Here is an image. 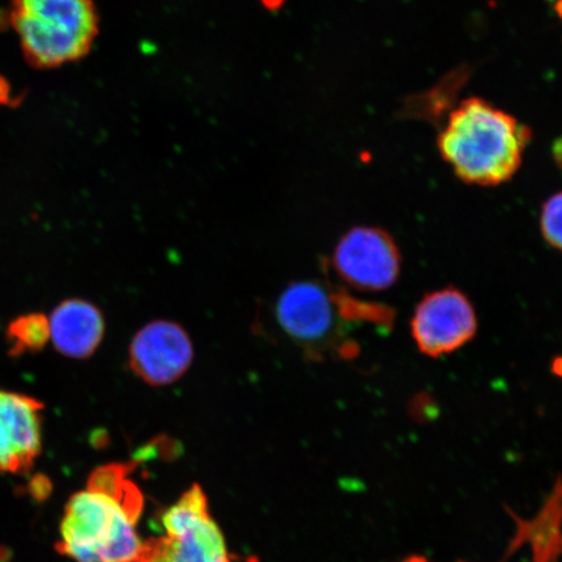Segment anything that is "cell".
<instances>
[{
	"instance_id": "obj_1",
	"label": "cell",
	"mask_w": 562,
	"mask_h": 562,
	"mask_svg": "<svg viewBox=\"0 0 562 562\" xmlns=\"http://www.w3.org/2000/svg\"><path fill=\"white\" fill-rule=\"evenodd\" d=\"M135 465L110 463L90 475L86 490L69 498L58 551L76 562H146L136 525L144 498L128 480Z\"/></svg>"
},
{
	"instance_id": "obj_2",
	"label": "cell",
	"mask_w": 562,
	"mask_h": 562,
	"mask_svg": "<svg viewBox=\"0 0 562 562\" xmlns=\"http://www.w3.org/2000/svg\"><path fill=\"white\" fill-rule=\"evenodd\" d=\"M531 137L530 126L483 98L472 97L449 112L438 149L467 184L497 187L515 178Z\"/></svg>"
},
{
	"instance_id": "obj_3",
	"label": "cell",
	"mask_w": 562,
	"mask_h": 562,
	"mask_svg": "<svg viewBox=\"0 0 562 562\" xmlns=\"http://www.w3.org/2000/svg\"><path fill=\"white\" fill-rule=\"evenodd\" d=\"M10 23L27 65L35 69L87 58L100 34L94 0H11Z\"/></svg>"
},
{
	"instance_id": "obj_4",
	"label": "cell",
	"mask_w": 562,
	"mask_h": 562,
	"mask_svg": "<svg viewBox=\"0 0 562 562\" xmlns=\"http://www.w3.org/2000/svg\"><path fill=\"white\" fill-rule=\"evenodd\" d=\"M342 297V292L321 281H294L280 293L273 315L281 334L312 358H323L329 351L347 357L348 349L355 351V347L342 339L344 326L349 322Z\"/></svg>"
},
{
	"instance_id": "obj_5",
	"label": "cell",
	"mask_w": 562,
	"mask_h": 562,
	"mask_svg": "<svg viewBox=\"0 0 562 562\" xmlns=\"http://www.w3.org/2000/svg\"><path fill=\"white\" fill-rule=\"evenodd\" d=\"M161 524L166 537L146 540V562H232L199 484L167 509Z\"/></svg>"
},
{
	"instance_id": "obj_6",
	"label": "cell",
	"mask_w": 562,
	"mask_h": 562,
	"mask_svg": "<svg viewBox=\"0 0 562 562\" xmlns=\"http://www.w3.org/2000/svg\"><path fill=\"white\" fill-rule=\"evenodd\" d=\"M333 266L337 277L353 290L381 292L396 283L402 272V252L389 232L356 227L337 243Z\"/></svg>"
},
{
	"instance_id": "obj_7",
	"label": "cell",
	"mask_w": 562,
	"mask_h": 562,
	"mask_svg": "<svg viewBox=\"0 0 562 562\" xmlns=\"http://www.w3.org/2000/svg\"><path fill=\"white\" fill-rule=\"evenodd\" d=\"M477 319L472 302L456 288L426 294L412 319V335L420 353L439 358L473 339Z\"/></svg>"
},
{
	"instance_id": "obj_8",
	"label": "cell",
	"mask_w": 562,
	"mask_h": 562,
	"mask_svg": "<svg viewBox=\"0 0 562 562\" xmlns=\"http://www.w3.org/2000/svg\"><path fill=\"white\" fill-rule=\"evenodd\" d=\"M193 342L184 328L170 321H156L139 329L130 347V367L147 384L178 382L191 368Z\"/></svg>"
},
{
	"instance_id": "obj_9",
	"label": "cell",
	"mask_w": 562,
	"mask_h": 562,
	"mask_svg": "<svg viewBox=\"0 0 562 562\" xmlns=\"http://www.w3.org/2000/svg\"><path fill=\"white\" fill-rule=\"evenodd\" d=\"M38 400L0 389V473L25 474L42 451Z\"/></svg>"
},
{
	"instance_id": "obj_10",
	"label": "cell",
	"mask_w": 562,
	"mask_h": 562,
	"mask_svg": "<svg viewBox=\"0 0 562 562\" xmlns=\"http://www.w3.org/2000/svg\"><path fill=\"white\" fill-rule=\"evenodd\" d=\"M50 325V339L59 353L83 360L101 346L104 336L103 314L95 305L83 300H68L55 308Z\"/></svg>"
},
{
	"instance_id": "obj_11",
	"label": "cell",
	"mask_w": 562,
	"mask_h": 562,
	"mask_svg": "<svg viewBox=\"0 0 562 562\" xmlns=\"http://www.w3.org/2000/svg\"><path fill=\"white\" fill-rule=\"evenodd\" d=\"M468 72H461L457 69L456 72L448 75L439 86L435 87L428 93L414 98L404 108V114L407 117H422L426 121L439 123L454 101L457 93L465 81Z\"/></svg>"
},
{
	"instance_id": "obj_12",
	"label": "cell",
	"mask_w": 562,
	"mask_h": 562,
	"mask_svg": "<svg viewBox=\"0 0 562 562\" xmlns=\"http://www.w3.org/2000/svg\"><path fill=\"white\" fill-rule=\"evenodd\" d=\"M13 344L12 353L24 350H38L50 339V325L42 314L20 316L12 323L9 331Z\"/></svg>"
},
{
	"instance_id": "obj_13",
	"label": "cell",
	"mask_w": 562,
	"mask_h": 562,
	"mask_svg": "<svg viewBox=\"0 0 562 562\" xmlns=\"http://www.w3.org/2000/svg\"><path fill=\"white\" fill-rule=\"evenodd\" d=\"M540 229L552 248L562 250V192L554 193L543 203Z\"/></svg>"
},
{
	"instance_id": "obj_14",
	"label": "cell",
	"mask_w": 562,
	"mask_h": 562,
	"mask_svg": "<svg viewBox=\"0 0 562 562\" xmlns=\"http://www.w3.org/2000/svg\"><path fill=\"white\" fill-rule=\"evenodd\" d=\"M552 158L554 164L562 170V137L554 140L552 145Z\"/></svg>"
},
{
	"instance_id": "obj_15",
	"label": "cell",
	"mask_w": 562,
	"mask_h": 562,
	"mask_svg": "<svg viewBox=\"0 0 562 562\" xmlns=\"http://www.w3.org/2000/svg\"><path fill=\"white\" fill-rule=\"evenodd\" d=\"M266 10L279 11L284 5L285 0H259Z\"/></svg>"
},
{
	"instance_id": "obj_16",
	"label": "cell",
	"mask_w": 562,
	"mask_h": 562,
	"mask_svg": "<svg viewBox=\"0 0 562 562\" xmlns=\"http://www.w3.org/2000/svg\"><path fill=\"white\" fill-rule=\"evenodd\" d=\"M554 12L558 13V16L562 21V0H558L557 4H554Z\"/></svg>"
},
{
	"instance_id": "obj_17",
	"label": "cell",
	"mask_w": 562,
	"mask_h": 562,
	"mask_svg": "<svg viewBox=\"0 0 562 562\" xmlns=\"http://www.w3.org/2000/svg\"><path fill=\"white\" fill-rule=\"evenodd\" d=\"M404 562H428V561L425 558L412 557V558L405 560Z\"/></svg>"
}]
</instances>
